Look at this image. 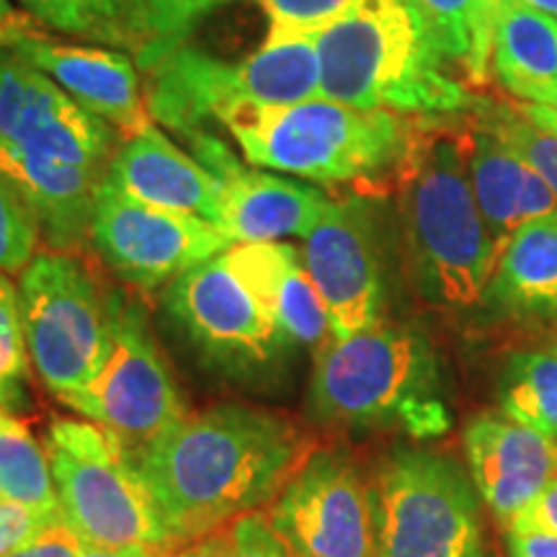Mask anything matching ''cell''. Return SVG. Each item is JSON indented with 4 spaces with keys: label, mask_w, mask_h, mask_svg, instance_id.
<instances>
[{
    "label": "cell",
    "mask_w": 557,
    "mask_h": 557,
    "mask_svg": "<svg viewBox=\"0 0 557 557\" xmlns=\"http://www.w3.org/2000/svg\"><path fill=\"white\" fill-rule=\"evenodd\" d=\"M305 457L295 423L240 403L186 416L135 451L171 545L212 537L267 506Z\"/></svg>",
    "instance_id": "6da1fadb"
},
{
    "label": "cell",
    "mask_w": 557,
    "mask_h": 557,
    "mask_svg": "<svg viewBox=\"0 0 557 557\" xmlns=\"http://www.w3.org/2000/svg\"><path fill=\"white\" fill-rule=\"evenodd\" d=\"M120 139L41 70L0 47V173L52 248L67 253L90 240L96 194Z\"/></svg>",
    "instance_id": "7a4b0ae2"
},
{
    "label": "cell",
    "mask_w": 557,
    "mask_h": 557,
    "mask_svg": "<svg viewBox=\"0 0 557 557\" xmlns=\"http://www.w3.org/2000/svg\"><path fill=\"white\" fill-rule=\"evenodd\" d=\"M442 120L418 116L393 181L416 292L434 308L470 310L483 305L498 248L472 191L468 132Z\"/></svg>",
    "instance_id": "3957f363"
},
{
    "label": "cell",
    "mask_w": 557,
    "mask_h": 557,
    "mask_svg": "<svg viewBox=\"0 0 557 557\" xmlns=\"http://www.w3.org/2000/svg\"><path fill=\"white\" fill-rule=\"evenodd\" d=\"M308 410L323 426L434 438L451 426L447 374L426 333L385 323L315 351Z\"/></svg>",
    "instance_id": "277c9868"
},
{
    "label": "cell",
    "mask_w": 557,
    "mask_h": 557,
    "mask_svg": "<svg viewBox=\"0 0 557 557\" xmlns=\"http://www.w3.org/2000/svg\"><path fill=\"white\" fill-rule=\"evenodd\" d=\"M315 47L325 99L400 116H457L478 107L408 0H357L315 34Z\"/></svg>",
    "instance_id": "5b68a950"
},
{
    "label": "cell",
    "mask_w": 557,
    "mask_h": 557,
    "mask_svg": "<svg viewBox=\"0 0 557 557\" xmlns=\"http://www.w3.org/2000/svg\"><path fill=\"white\" fill-rule=\"evenodd\" d=\"M416 120L312 96L284 107L238 109L222 127L256 169L312 184H364L395 176Z\"/></svg>",
    "instance_id": "8992f818"
},
{
    "label": "cell",
    "mask_w": 557,
    "mask_h": 557,
    "mask_svg": "<svg viewBox=\"0 0 557 557\" xmlns=\"http://www.w3.org/2000/svg\"><path fill=\"white\" fill-rule=\"evenodd\" d=\"M137 60L148 73L150 120L184 139L238 109L320 96L315 34H267L259 50L240 60H222L184 39L139 52Z\"/></svg>",
    "instance_id": "52a82bcc"
},
{
    "label": "cell",
    "mask_w": 557,
    "mask_h": 557,
    "mask_svg": "<svg viewBox=\"0 0 557 557\" xmlns=\"http://www.w3.org/2000/svg\"><path fill=\"white\" fill-rule=\"evenodd\" d=\"M377 557H493L470 470L442 451L398 447L374 472Z\"/></svg>",
    "instance_id": "ba28073f"
},
{
    "label": "cell",
    "mask_w": 557,
    "mask_h": 557,
    "mask_svg": "<svg viewBox=\"0 0 557 557\" xmlns=\"http://www.w3.org/2000/svg\"><path fill=\"white\" fill-rule=\"evenodd\" d=\"M62 519L90 547L143 545L165 553L171 537L132 449L99 423L54 421L45 438Z\"/></svg>",
    "instance_id": "9c48e42d"
},
{
    "label": "cell",
    "mask_w": 557,
    "mask_h": 557,
    "mask_svg": "<svg viewBox=\"0 0 557 557\" xmlns=\"http://www.w3.org/2000/svg\"><path fill=\"white\" fill-rule=\"evenodd\" d=\"M21 323L37 377L60 400L86 389L114 348V297L70 253H39L18 278Z\"/></svg>",
    "instance_id": "30bf717a"
},
{
    "label": "cell",
    "mask_w": 557,
    "mask_h": 557,
    "mask_svg": "<svg viewBox=\"0 0 557 557\" xmlns=\"http://www.w3.org/2000/svg\"><path fill=\"white\" fill-rule=\"evenodd\" d=\"M163 310L201 359L235 380L282 372L297 346L263 308L227 250L165 284Z\"/></svg>",
    "instance_id": "8fae6325"
},
{
    "label": "cell",
    "mask_w": 557,
    "mask_h": 557,
    "mask_svg": "<svg viewBox=\"0 0 557 557\" xmlns=\"http://www.w3.org/2000/svg\"><path fill=\"white\" fill-rule=\"evenodd\" d=\"M114 297V348L107 367L86 389L62 403L86 421L120 436L132 455L189 416L152 336L148 315L122 295Z\"/></svg>",
    "instance_id": "7c38bea8"
},
{
    "label": "cell",
    "mask_w": 557,
    "mask_h": 557,
    "mask_svg": "<svg viewBox=\"0 0 557 557\" xmlns=\"http://www.w3.org/2000/svg\"><path fill=\"white\" fill-rule=\"evenodd\" d=\"M90 243L103 263L139 289H158L233 246L199 214L150 207L103 178L96 194Z\"/></svg>",
    "instance_id": "4fadbf2b"
},
{
    "label": "cell",
    "mask_w": 557,
    "mask_h": 557,
    "mask_svg": "<svg viewBox=\"0 0 557 557\" xmlns=\"http://www.w3.org/2000/svg\"><path fill=\"white\" fill-rule=\"evenodd\" d=\"M267 517L299 557H377L369 483L341 449L310 451Z\"/></svg>",
    "instance_id": "5bb4252c"
},
{
    "label": "cell",
    "mask_w": 557,
    "mask_h": 557,
    "mask_svg": "<svg viewBox=\"0 0 557 557\" xmlns=\"http://www.w3.org/2000/svg\"><path fill=\"white\" fill-rule=\"evenodd\" d=\"M302 261L329 312L333 338L380 323L385 271L377 222L364 199H333L305 238Z\"/></svg>",
    "instance_id": "9a60e30c"
},
{
    "label": "cell",
    "mask_w": 557,
    "mask_h": 557,
    "mask_svg": "<svg viewBox=\"0 0 557 557\" xmlns=\"http://www.w3.org/2000/svg\"><path fill=\"white\" fill-rule=\"evenodd\" d=\"M191 156L218 176L222 186L218 227L235 243L305 240L329 212L331 197L318 186L282 173L243 165L212 129L186 137Z\"/></svg>",
    "instance_id": "2e32d148"
},
{
    "label": "cell",
    "mask_w": 557,
    "mask_h": 557,
    "mask_svg": "<svg viewBox=\"0 0 557 557\" xmlns=\"http://www.w3.org/2000/svg\"><path fill=\"white\" fill-rule=\"evenodd\" d=\"M0 47L41 70L75 103L120 132L122 139L150 127L143 83L127 52L52 39L26 13L0 32Z\"/></svg>",
    "instance_id": "e0dca14e"
},
{
    "label": "cell",
    "mask_w": 557,
    "mask_h": 557,
    "mask_svg": "<svg viewBox=\"0 0 557 557\" xmlns=\"http://www.w3.org/2000/svg\"><path fill=\"white\" fill-rule=\"evenodd\" d=\"M472 483L500 527H511L557 475V442L511 418L478 416L462 436Z\"/></svg>",
    "instance_id": "ac0fdd59"
},
{
    "label": "cell",
    "mask_w": 557,
    "mask_h": 557,
    "mask_svg": "<svg viewBox=\"0 0 557 557\" xmlns=\"http://www.w3.org/2000/svg\"><path fill=\"white\" fill-rule=\"evenodd\" d=\"M107 181L145 205L199 214L218 225L222 197L218 176L176 148L156 124L122 139L111 158Z\"/></svg>",
    "instance_id": "d6986e66"
},
{
    "label": "cell",
    "mask_w": 557,
    "mask_h": 557,
    "mask_svg": "<svg viewBox=\"0 0 557 557\" xmlns=\"http://www.w3.org/2000/svg\"><path fill=\"white\" fill-rule=\"evenodd\" d=\"M470 181L498 256L529 220L557 212L555 191L485 120L468 132Z\"/></svg>",
    "instance_id": "ffe728a7"
},
{
    "label": "cell",
    "mask_w": 557,
    "mask_h": 557,
    "mask_svg": "<svg viewBox=\"0 0 557 557\" xmlns=\"http://www.w3.org/2000/svg\"><path fill=\"white\" fill-rule=\"evenodd\" d=\"M227 256L278 329L297 346H312L318 351L329 344L333 338L329 312L295 246L282 240L235 243L227 248Z\"/></svg>",
    "instance_id": "44dd1931"
},
{
    "label": "cell",
    "mask_w": 557,
    "mask_h": 557,
    "mask_svg": "<svg viewBox=\"0 0 557 557\" xmlns=\"http://www.w3.org/2000/svg\"><path fill=\"white\" fill-rule=\"evenodd\" d=\"M483 305L519 320L557 318V212L517 230L500 250Z\"/></svg>",
    "instance_id": "7402d4cb"
},
{
    "label": "cell",
    "mask_w": 557,
    "mask_h": 557,
    "mask_svg": "<svg viewBox=\"0 0 557 557\" xmlns=\"http://www.w3.org/2000/svg\"><path fill=\"white\" fill-rule=\"evenodd\" d=\"M491 67L511 96L557 109V21L513 0L496 24Z\"/></svg>",
    "instance_id": "603a6c76"
},
{
    "label": "cell",
    "mask_w": 557,
    "mask_h": 557,
    "mask_svg": "<svg viewBox=\"0 0 557 557\" xmlns=\"http://www.w3.org/2000/svg\"><path fill=\"white\" fill-rule=\"evenodd\" d=\"M45 29L137 54L150 47V0H18Z\"/></svg>",
    "instance_id": "cb8c5ba5"
},
{
    "label": "cell",
    "mask_w": 557,
    "mask_h": 557,
    "mask_svg": "<svg viewBox=\"0 0 557 557\" xmlns=\"http://www.w3.org/2000/svg\"><path fill=\"white\" fill-rule=\"evenodd\" d=\"M227 0H150V29L156 45L178 41L181 32ZM269 18V34H318L344 16L357 0H256Z\"/></svg>",
    "instance_id": "d4e9b609"
},
{
    "label": "cell",
    "mask_w": 557,
    "mask_h": 557,
    "mask_svg": "<svg viewBox=\"0 0 557 557\" xmlns=\"http://www.w3.org/2000/svg\"><path fill=\"white\" fill-rule=\"evenodd\" d=\"M500 413L557 442V351H519L498 380Z\"/></svg>",
    "instance_id": "484cf974"
},
{
    "label": "cell",
    "mask_w": 557,
    "mask_h": 557,
    "mask_svg": "<svg viewBox=\"0 0 557 557\" xmlns=\"http://www.w3.org/2000/svg\"><path fill=\"white\" fill-rule=\"evenodd\" d=\"M0 498L60 511L45 447L5 406H0Z\"/></svg>",
    "instance_id": "4316f807"
},
{
    "label": "cell",
    "mask_w": 557,
    "mask_h": 557,
    "mask_svg": "<svg viewBox=\"0 0 557 557\" xmlns=\"http://www.w3.org/2000/svg\"><path fill=\"white\" fill-rule=\"evenodd\" d=\"M29 361L18 287L0 274V406L9 410L29 406Z\"/></svg>",
    "instance_id": "83f0119b"
},
{
    "label": "cell",
    "mask_w": 557,
    "mask_h": 557,
    "mask_svg": "<svg viewBox=\"0 0 557 557\" xmlns=\"http://www.w3.org/2000/svg\"><path fill=\"white\" fill-rule=\"evenodd\" d=\"M436 50L470 73L475 37V0H408Z\"/></svg>",
    "instance_id": "f1b7e54d"
},
{
    "label": "cell",
    "mask_w": 557,
    "mask_h": 557,
    "mask_svg": "<svg viewBox=\"0 0 557 557\" xmlns=\"http://www.w3.org/2000/svg\"><path fill=\"white\" fill-rule=\"evenodd\" d=\"M483 120L504 137L508 148L519 152L529 169L545 178V184L557 197V132L527 120L519 109L491 111Z\"/></svg>",
    "instance_id": "f546056e"
},
{
    "label": "cell",
    "mask_w": 557,
    "mask_h": 557,
    "mask_svg": "<svg viewBox=\"0 0 557 557\" xmlns=\"http://www.w3.org/2000/svg\"><path fill=\"white\" fill-rule=\"evenodd\" d=\"M39 235L29 205L0 173V274H13L29 267Z\"/></svg>",
    "instance_id": "4dcf8cb0"
},
{
    "label": "cell",
    "mask_w": 557,
    "mask_h": 557,
    "mask_svg": "<svg viewBox=\"0 0 557 557\" xmlns=\"http://www.w3.org/2000/svg\"><path fill=\"white\" fill-rule=\"evenodd\" d=\"M225 557H299L278 537L267 513H246L225 532Z\"/></svg>",
    "instance_id": "1f68e13d"
},
{
    "label": "cell",
    "mask_w": 557,
    "mask_h": 557,
    "mask_svg": "<svg viewBox=\"0 0 557 557\" xmlns=\"http://www.w3.org/2000/svg\"><path fill=\"white\" fill-rule=\"evenodd\" d=\"M54 519H60V511H39V508L0 498V557L26 545Z\"/></svg>",
    "instance_id": "d6a6232c"
},
{
    "label": "cell",
    "mask_w": 557,
    "mask_h": 557,
    "mask_svg": "<svg viewBox=\"0 0 557 557\" xmlns=\"http://www.w3.org/2000/svg\"><path fill=\"white\" fill-rule=\"evenodd\" d=\"M513 0H475V37H472V60L468 78L472 83H485L493 58V34L496 24Z\"/></svg>",
    "instance_id": "836d02e7"
},
{
    "label": "cell",
    "mask_w": 557,
    "mask_h": 557,
    "mask_svg": "<svg viewBox=\"0 0 557 557\" xmlns=\"http://www.w3.org/2000/svg\"><path fill=\"white\" fill-rule=\"evenodd\" d=\"M83 549H86V542L73 532V527L60 513V519L41 529L37 537L5 557H81Z\"/></svg>",
    "instance_id": "e575fe53"
},
{
    "label": "cell",
    "mask_w": 557,
    "mask_h": 557,
    "mask_svg": "<svg viewBox=\"0 0 557 557\" xmlns=\"http://www.w3.org/2000/svg\"><path fill=\"white\" fill-rule=\"evenodd\" d=\"M508 557H557V537L540 529H504Z\"/></svg>",
    "instance_id": "d590c367"
},
{
    "label": "cell",
    "mask_w": 557,
    "mask_h": 557,
    "mask_svg": "<svg viewBox=\"0 0 557 557\" xmlns=\"http://www.w3.org/2000/svg\"><path fill=\"white\" fill-rule=\"evenodd\" d=\"M511 527L540 529V532H549L557 537V475L549 480L545 491L524 508V513Z\"/></svg>",
    "instance_id": "8d00e7d4"
},
{
    "label": "cell",
    "mask_w": 557,
    "mask_h": 557,
    "mask_svg": "<svg viewBox=\"0 0 557 557\" xmlns=\"http://www.w3.org/2000/svg\"><path fill=\"white\" fill-rule=\"evenodd\" d=\"M173 557H225V534H212V537L191 542Z\"/></svg>",
    "instance_id": "74e56055"
},
{
    "label": "cell",
    "mask_w": 557,
    "mask_h": 557,
    "mask_svg": "<svg viewBox=\"0 0 557 557\" xmlns=\"http://www.w3.org/2000/svg\"><path fill=\"white\" fill-rule=\"evenodd\" d=\"M81 557H160V553L143 545H127V547H90L86 545Z\"/></svg>",
    "instance_id": "f35d334b"
},
{
    "label": "cell",
    "mask_w": 557,
    "mask_h": 557,
    "mask_svg": "<svg viewBox=\"0 0 557 557\" xmlns=\"http://www.w3.org/2000/svg\"><path fill=\"white\" fill-rule=\"evenodd\" d=\"M519 111L527 116V120H532V122L542 124V127L557 132V109H549V107H532V103H521Z\"/></svg>",
    "instance_id": "ab89813d"
},
{
    "label": "cell",
    "mask_w": 557,
    "mask_h": 557,
    "mask_svg": "<svg viewBox=\"0 0 557 557\" xmlns=\"http://www.w3.org/2000/svg\"><path fill=\"white\" fill-rule=\"evenodd\" d=\"M18 16H21V13L13 9L9 0H0V32H3L9 24H13V21H16Z\"/></svg>",
    "instance_id": "60d3db41"
},
{
    "label": "cell",
    "mask_w": 557,
    "mask_h": 557,
    "mask_svg": "<svg viewBox=\"0 0 557 557\" xmlns=\"http://www.w3.org/2000/svg\"><path fill=\"white\" fill-rule=\"evenodd\" d=\"M521 3L532 5V9L547 13V16H553L557 21V0H521Z\"/></svg>",
    "instance_id": "b9f144b4"
},
{
    "label": "cell",
    "mask_w": 557,
    "mask_h": 557,
    "mask_svg": "<svg viewBox=\"0 0 557 557\" xmlns=\"http://www.w3.org/2000/svg\"><path fill=\"white\" fill-rule=\"evenodd\" d=\"M555 351H557V348H555Z\"/></svg>",
    "instance_id": "7bdbcfd3"
}]
</instances>
